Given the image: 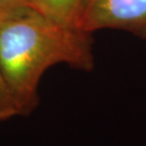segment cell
Instances as JSON below:
<instances>
[{
    "label": "cell",
    "instance_id": "2",
    "mask_svg": "<svg viewBox=\"0 0 146 146\" xmlns=\"http://www.w3.org/2000/svg\"><path fill=\"white\" fill-rule=\"evenodd\" d=\"M79 27L91 34L120 29L146 39V0H88Z\"/></svg>",
    "mask_w": 146,
    "mask_h": 146
},
{
    "label": "cell",
    "instance_id": "4",
    "mask_svg": "<svg viewBox=\"0 0 146 146\" xmlns=\"http://www.w3.org/2000/svg\"><path fill=\"white\" fill-rule=\"evenodd\" d=\"M35 9L34 0H0V21L24 14Z\"/></svg>",
    "mask_w": 146,
    "mask_h": 146
},
{
    "label": "cell",
    "instance_id": "3",
    "mask_svg": "<svg viewBox=\"0 0 146 146\" xmlns=\"http://www.w3.org/2000/svg\"><path fill=\"white\" fill-rule=\"evenodd\" d=\"M87 2L88 0H34V7L35 10L60 24L79 27Z\"/></svg>",
    "mask_w": 146,
    "mask_h": 146
},
{
    "label": "cell",
    "instance_id": "5",
    "mask_svg": "<svg viewBox=\"0 0 146 146\" xmlns=\"http://www.w3.org/2000/svg\"><path fill=\"white\" fill-rule=\"evenodd\" d=\"M14 116H17V111L0 68V125Z\"/></svg>",
    "mask_w": 146,
    "mask_h": 146
},
{
    "label": "cell",
    "instance_id": "1",
    "mask_svg": "<svg viewBox=\"0 0 146 146\" xmlns=\"http://www.w3.org/2000/svg\"><path fill=\"white\" fill-rule=\"evenodd\" d=\"M91 33L66 26L37 10L0 21V68L17 116L39 105L42 75L56 64L84 72L94 67Z\"/></svg>",
    "mask_w": 146,
    "mask_h": 146
}]
</instances>
